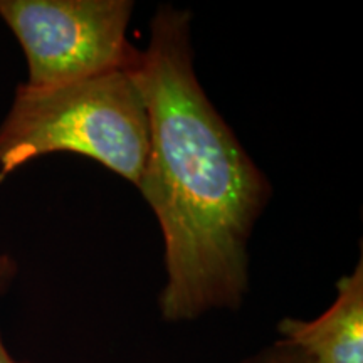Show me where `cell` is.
<instances>
[{
    "instance_id": "1",
    "label": "cell",
    "mask_w": 363,
    "mask_h": 363,
    "mask_svg": "<svg viewBox=\"0 0 363 363\" xmlns=\"http://www.w3.org/2000/svg\"><path fill=\"white\" fill-rule=\"evenodd\" d=\"M131 76L150 131L138 189L165 240L163 320L235 310L249 289V239L271 189L199 83L187 11L158 9Z\"/></svg>"
},
{
    "instance_id": "2",
    "label": "cell",
    "mask_w": 363,
    "mask_h": 363,
    "mask_svg": "<svg viewBox=\"0 0 363 363\" xmlns=\"http://www.w3.org/2000/svg\"><path fill=\"white\" fill-rule=\"evenodd\" d=\"M148 148L147 108L131 71L49 89L21 84L0 125V180L34 158L69 152L138 187Z\"/></svg>"
},
{
    "instance_id": "3",
    "label": "cell",
    "mask_w": 363,
    "mask_h": 363,
    "mask_svg": "<svg viewBox=\"0 0 363 363\" xmlns=\"http://www.w3.org/2000/svg\"><path fill=\"white\" fill-rule=\"evenodd\" d=\"M130 0H0V17L24 49L33 89H49L140 61L128 40Z\"/></svg>"
},
{
    "instance_id": "4",
    "label": "cell",
    "mask_w": 363,
    "mask_h": 363,
    "mask_svg": "<svg viewBox=\"0 0 363 363\" xmlns=\"http://www.w3.org/2000/svg\"><path fill=\"white\" fill-rule=\"evenodd\" d=\"M335 303L316 320L284 318L281 340L299 348L311 363H363V264L337 284Z\"/></svg>"
},
{
    "instance_id": "5",
    "label": "cell",
    "mask_w": 363,
    "mask_h": 363,
    "mask_svg": "<svg viewBox=\"0 0 363 363\" xmlns=\"http://www.w3.org/2000/svg\"><path fill=\"white\" fill-rule=\"evenodd\" d=\"M240 363H311L299 348L286 340L267 345L254 355L244 358Z\"/></svg>"
},
{
    "instance_id": "6",
    "label": "cell",
    "mask_w": 363,
    "mask_h": 363,
    "mask_svg": "<svg viewBox=\"0 0 363 363\" xmlns=\"http://www.w3.org/2000/svg\"><path fill=\"white\" fill-rule=\"evenodd\" d=\"M12 271H13L12 261L9 259V257H0V291H2V288L6 286L7 279L11 278Z\"/></svg>"
},
{
    "instance_id": "7",
    "label": "cell",
    "mask_w": 363,
    "mask_h": 363,
    "mask_svg": "<svg viewBox=\"0 0 363 363\" xmlns=\"http://www.w3.org/2000/svg\"><path fill=\"white\" fill-rule=\"evenodd\" d=\"M0 363H26V362L13 360V357L9 353L6 345L2 342V338H0Z\"/></svg>"
}]
</instances>
